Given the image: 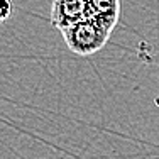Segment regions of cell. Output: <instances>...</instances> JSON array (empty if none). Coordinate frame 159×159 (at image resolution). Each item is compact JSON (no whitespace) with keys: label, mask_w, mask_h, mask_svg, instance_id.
I'll return each instance as SVG.
<instances>
[{"label":"cell","mask_w":159,"mask_h":159,"mask_svg":"<svg viewBox=\"0 0 159 159\" xmlns=\"http://www.w3.org/2000/svg\"><path fill=\"white\" fill-rule=\"evenodd\" d=\"M63 41L71 52L78 56H90L102 51L110 39L112 29L105 24L86 17L78 24L61 31Z\"/></svg>","instance_id":"obj_1"},{"label":"cell","mask_w":159,"mask_h":159,"mask_svg":"<svg viewBox=\"0 0 159 159\" xmlns=\"http://www.w3.org/2000/svg\"><path fill=\"white\" fill-rule=\"evenodd\" d=\"M88 17V0H52L51 25L59 31Z\"/></svg>","instance_id":"obj_2"},{"label":"cell","mask_w":159,"mask_h":159,"mask_svg":"<svg viewBox=\"0 0 159 159\" xmlns=\"http://www.w3.org/2000/svg\"><path fill=\"white\" fill-rule=\"evenodd\" d=\"M88 17L113 31L120 17V0H88Z\"/></svg>","instance_id":"obj_3"},{"label":"cell","mask_w":159,"mask_h":159,"mask_svg":"<svg viewBox=\"0 0 159 159\" xmlns=\"http://www.w3.org/2000/svg\"><path fill=\"white\" fill-rule=\"evenodd\" d=\"M14 12L12 0H0V22H5Z\"/></svg>","instance_id":"obj_4"}]
</instances>
